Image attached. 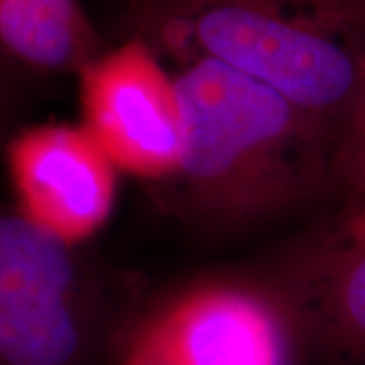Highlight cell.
<instances>
[{
    "instance_id": "9c48e42d",
    "label": "cell",
    "mask_w": 365,
    "mask_h": 365,
    "mask_svg": "<svg viewBox=\"0 0 365 365\" xmlns=\"http://www.w3.org/2000/svg\"><path fill=\"white\" fill-rule=\"evenodd\" d=\"M104 49L83 0H0V57L37 81L78 76Z\"/></svg>"
},
{
    "instance_id": "7c38bea8",
    "label": "cell",
    "mask_w": 365,
    "mask_h": 365,
    "mask_svg": "<svg viewBox=\"0 0 365 365\" xmlns=\"http://www.w3.org/2000/svg\"><path fill=\"white\" fill-rule=\"evenodd\" d=\"M355 110H361L365 112V63H364V73H361V88H359V98H357V106ZM353 110V112H355Z\"/></svg>"
},
{
    "instance_id": "277c9868",
    "label": "cell",
    "mask_w": 365,
    "mask_h": 365,
    "mask_svg": "<svg viewBox=\"0 0 365 365\" xmlns=\"http://www.w3.org/2000/svg\"><path fill=\"white\" fill-rule=\"evenodd\" d=\"M81 126L112 158L148 187L179 167L185 112L169 66L146 43L124 37L79 71Z\"/></svg>"
},
{
    "instance_id": "8fae6325",
    "label": "cell",
    "mask_w": 365,
    "mask_h": 365,
    "mask_svg": "<svg viewBox=\"0 0 365 365\" xmlns=\"http://www.w3.org/2000/svg\"><path fill=\"white\" fill-rule=\"evenodd\" d=\"M37 79L23 73L0 57V155L9 138L25 126V114Z\"/></svg>"
},
{
    "instance_id": "ba28073f",
    "label": "cell",
    "mask_w": 365,
    "mask_h": 365,
    "mask_svg": "<svg viewBox=\"0 0 365 365\" xmlns=\"http://www.w3.org/2000/svg\"><path fill=\"white\" fill-rule=\"evenodd\" d=\"M0 287L41 288L104 304H134L144 297L128 274L98 260L88 246L55 237L4 201H0Z\"/></svg>"
},
{
    "instance_id": "52a82bcc",
    "label": "cell",
    "mask_w": 365,
    "mask_h": 365,
    "mask_svg": "<svg viewBox=\"0 0 365 365\" xmlns=\"http://www.w3.org/2000/svg\"><path fill=\"white\" fill-rule=\"evenodd\" d=\"M136 304L0 287V365H108L120 325Z\"/></svg>"
},
{
    "instance_id": "5b68a950",
    "label": "cell",
    "mask_w": 365,
    "mask_h": 365,
    "mask_svg": "<svg viewBox=\"0 0 365 365\" xmlns=\"http://www.w3.org/2000/svg\"><path fill=\"white\" fill-rule=\"evenodd\" d=\"M14 207L67 244L88 246L118 199L120 170L81 124H25L2 150Z\"/></svg>"
},
{
    "instance_id": "6da1fadb",
    "label": "cell",
    "mask_w": 365,
    "mask_h": 365,
    "mask_svg": "<svg viewBox=\"0 0 365 365\" xmlns=\"http://www.w3.org/2000/svg\"><path fill=\"white\" fill-rule=\"evenodd\" d=\"M167 66L185 112L179 167L150 187L167 215L205 237H234L341 187L345 134L230 66Z\"/></svg>"
},
{
    "instance_id": "30bf717a",
    "label": "cell",
    "mask_w": 365,
    "mask_h": 365,
    "mask_svg": "<svg viewBox=\"0 0 365 365\" xmlns=\"http://www.w3.org/2000/svg\"><path fill=\"white\" fill-rule=\"evenodd\" d=\"M341 187L347 199L339 217L329 227L347 240L365 242V112L361 110L353 112L345 134Z\"/></svg>"
},
{
    "instance_id": "8992f818",
    "label": "cell",
    "mask_w": 365,
    "mask_h": 365,
    "mask_svg": "<svg viewBox=\"0 0 365 365\" xmlns=\"http://www.w3.org/2000/svg\"><path fill=\"white\" fill-rule=\"evenodd\" d=\"M290 300L307 361L365 365V242L311 232L258 266Z\"/></svg>"
},
{
    "instance_id": "7a4b0ae2",
    "label": "cell",
    "mask_w": 365,
    "mask_h": 365,
    "mask_svg": "<svg viewBox=\"0 0 365 365\" xmlns=\"http://www.w3.org/2000/svg\"><path fill=\"white\" fill-rule=\"evenodd\" d=\"M122 25L165 63L230 66L347 134L365 63V0H126Z\"/></svg>"
},
{
    "instance_id": "3957f363",
    "label": "cell",
    "mask_w": 365,
    "mask_h": 365,
    "mask_svg": "<svg viewBox=\"0 0 365 365\" xmlns=\"http://www.w3.org/2000/svg\"><path fill=\"white\" fill-rule=\"evenodd\" d=\"M304 339L282 288L262 272L215 270L144 294L108 365H302Z\"/></svg>"
}]
</instances>
